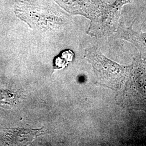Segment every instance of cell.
Masks as SVG:
<instances>
[{"mask_svg":"<svg viewBox=\"0 0 146 146\" xmlns=\"http://www.w3.org/2000/svg\"><path fill=\"white\" fill-rule=\"evenodd\" d=\"M15 13L29 26L46 30L61 26L67 17L51 0H17Z\"/></svg>","mask_w":146,"mask_h":146,"instance_id":"obj_1","label":"cell"},{"mask_svg":"<svg viewBox=\"0 0 146 146\" xmlns=\"http://www.w3.org/2000/svg\"><path fill=\"white\" fill-rule=\"evenodd\" d=\"M86 57L94 69L97 82L103 86L119 90L126 84L132 64L122 66L113 61L96 48L86 50Z\"/></svg>","mask_w":146,"mask_h":146,"instance_id":"obj_2","label":"cell"},{"mask_svg":"<svg viewBox=\"0 0 146 146\" xmlns=\"http://www.w3.org/2000/svg\"><path fill=\"white\" fill-rule=\"evenodd\" d=\"M133 1L115 0L111 5H107L99 17L92 23L89 31L98 35H110L115 31L122 7Z\"/></svg>","mask_w":146,"mask_h":146,"instance_id":"obj_3","label":"cell"},{"mask_svg":"<svg viewBox=\"0 0 146 146\" xmlns=\"http://www.w3.org/2000/svg\"><path fill=\"white\" fill-rule=\"evenodd\" d=\"M115 32L117 37L133 44L139 49L141 56L146 60V33L135 31L133 29L132 26L128 27L123 23L119 25Z\"/></svg>","mask_w":146,"mask_h":146,"instance_id":"obj_4","label":"cell"},{"mask_svg":"<svg viewBox=\"0 0 146 146\" xmlns=\"http://www.w3.org/2000/svg\"><path fill=\"white\" fill-rule=\"evenodd\" d=\"M43 131L41 129H14V131H11V134L15 135L16 139L13 140L15 141L20 137L16 141L17 143H22L23 145L25 143H30L33 140V139L37 136L41 134Z\"/></svg>","mask_w":146,"mask_h":146,"instance_id":"obj_5","label":"cell"},{"mask_svg":"<svg viewBox=\"0 0 146 146\" xmlns=\"http://www.w3.org/2000/svg\"><path fill=\"white\" fill-rule=\"evenodd\" d=\"M74 58V53L70 49H66L60 52L54 59V69H61L66 67Z\"/></svg>","mask_w":146,"mask_h":146,"instance_id":"obj_6","label":"cell"},{"mask_svg":"<svg viewBox=\"0 0 146 146\" xmlns=\"http://www.w3.org/2000/svg\"><path fill=\"white\" fill-rule=\"evenodd\" d=\"M17 98L15 94L8 90H0V106L11 108L15 105Z\"/></svg>","mask_w":146,"mask_h":146,"instance_id":"obj_7","label":"cell"}]
</instances>
